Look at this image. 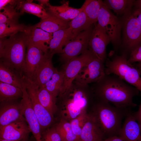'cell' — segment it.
<instances>
[{
	"label": "cell",
	"mask_w": 141,
	"mask_h": 141,
	"mask_svg": "<svg viewBox=\"0 0 141 141\" xmlns=\"http://www.w3.org/2000/svg\"><path fill=\"white\" fill-rule=\"evenodd\" d=\"M92 85L93 92L99 101L121 108L130 109L137 105L133 99L139 91L115 75L105 74Z\"/></svg>",
	"instance_id": "6da1fadb"
},
{
	"label": "cell",
	"mask_w": 141,
	"mask_h": 141,
	"mask_svg": "<svg viewBox=\"0 0 141 141\" xmlns=\"http://www.w3.org/2000/svg\"><path fill=\"white\" fill-rule=\"evenodd\" d=\"M131 110L130 108L117 107L99 100L93 106L91 113L95 117L104 137L107 138L118 136L122 127V120Z\"/></svg>",
	"instance_id": "7a4b0ae2"
},
{
	"label": "cell",
	"mask_w": 141,
	"mask_h": 141,
	"mask_svg": "<svg viewBox=\"0 0 141 141\" xmlns=\"http://www.w3.org/2000/svg\"><path fill=\"white\" fill-rule=\"evenodd\" d=\"M27 45V37L25 32H19L8 38H0L1 59L22 73Z\"/></svg>",
	"instance_id": "3957f363"
},
{
	"label": "cell",
	"mask_w": 141,
	"mask_h": 141,
	"mask_svg": "<svg viewBox=\"0 0 141 141\" xmlns=\"http://www.w3.org/2000/svg\"><path fill=\"white\" fill-rule=\"evenodd\" d=\"M105 74L115 75L137 88L141 93V73L122 55H115L106 61Z\"/></svg>",
	"instance_id": "277c9868"
},
{
	"label": "cell",
	"mask_w": 141,
	"mask_h": 141,
	"mask_svg": "<svg viewBox=\"0 0 141 141\" xmlns=\"http://www.w3.org/2000/svg\"><path fill=\"white\" fill-rule=\"evenodd\" d=\"M121 22L123 41L122 54L121 55L128 60V55L129 58L132 51L141 45V27L131 12L123 16Z\"/></svg>",
	"instance_id": "5b68a950"
},
{
	"label": "cell",
	"mask_w": 141,
	"mask_h": 141,
	"mask_svg": "<svg viewBox=\"0 0 141 141\" xmlns=\"http://www.w3.org/2000/svg\"><path fill=\"white\" fill-rule=\"evenodd\" d=\"M97 24L107 33L111 42L117 49L120 44L122 22L103 2L99 10Z\"/></svg>",
	"instance_id": "8992f818"
},
{
	"label": "cell",
	"mask_w": 141,
	"mask_h": 141,
	"mask_svg": "<svg viewBox=\"0 0 141 141\" xmlns=\"http://www.w3.org/2000/svg\"><path fill=\"white\" fill-rule=\"evenodd\" d=\"M94 54L89 49L81 54L63 64L62 69L64 79L61 96L68 90L82 67L89 61Z\"/></svg>",
	"instance_id": "52a82bcc"
},
{
	"label": "cell",
	"mask_w": 141,
	"mask_h": 141,
	"mask_svg": "<svg viewBox=\"0 0 141 141\" xmlns=\"http://www.w3.org/2000/svg\"><path fill=\"white\" fill-rule=\"evenodd\" d=\"M93 25L80 33L66 44L60 54V60L61 62L64 64L88 49L89 41L94 28Z\"/></svg>",
	"instance_id": "ba28073f"
},
{
	"label": "cell",
	"mask_w": 141,
	"mask_h": 141,
	"mask_svg": "<svg viewBox=\"0 0 141 141\" xmlns=\"http://www.w3.org/2000/svg\"><path fill=\"white\" fill-rule=\"evenodd\" d=\"M104 63L94 54L81 68L74 81L84 85L97 82L105 74Z\"/></svg>",
	"instance_id": "9c48e42d"
},
{
	"label": "cell",
	"mask_w": 141,
	"mask_h": 141,
	"mask_svg": "<svg viewBox=\"0 0 141 141\" xmlns=\"http://www.w3.org/2000/svg\"><path fill=\"white\" fill-rule=\"evenodd\" d=\"M24 82L34 111L40 124L41 130L51 124L53 116L41 104L36 93V86L30 80L24 77Z\"/></svg>",
	"instance_id": "30bf717a"
},
{
	"label": "cell",
	"mask_w": 141,
	"mask_h": 141,
	"mask_svg": "<svg viewBox=\"0 0 141 141\" xmlns=\"http://www.w3.org/2000/svg\"><path fill=\"white\" fill-rule=\"evenodd\" d=\"M22 90L23 95L20 102L23 116L36 141H42L40 126L25 84Z\"/></svg>",
	"instance_id": "8fae6325"
},
{
	"label": "cell",
	"mask_w": 141,
	"mask_h": 141,
	"mask_svg": "<svg viewBox=\"0 0 141 141\" xmlns=\"http://www.w3.org/2000/svg\"><path fill=\"white\" fill-rule=\"evenodd\" d=\"M95 24L89 41L88 49L104 63L106 60V47L110 40L103 29L97 24Z\"/></svg>",
	"instance_id": "7c38bea8"
},
{
	"label": "cell",
	"mask_w": 141,
	"mask_h": 141,
	"mask_svg": "<svg viewBox=\"0 0 141 141\" xmlns=\"http://www.w3.org/2000/svg\"><path fill=\"white\" fill-rule=\"evenodd\" d=\"M27 51L22 72L25 78L32 81L45 54L31 44L27 43Z\"/></svg>",
	"instance_id": "4fadbf2b"
},
{
	"label": "cell",
	"mask_w": 141,
	"mask_h": 141,
	"mask_svg": "<svg viewBox=\"0 0 141 141\" xmlns=\"http://www.w3.org/2000/svg\"><path fill=\"white\" fill-rule=\"evenodd\" d=\"M26 121L20 120L0 127V138L16 141L25 140L31 132Z\"/></svg>",
	"instance_id": "5bb4252c"
},
{
	"label": "cell",
	"mask_w": 141,
	"mask_h": 141,
	"mask_svg": "<svg viewBox=\"0 0 141 141\" xmlns=\"http://www.w3.org/2000/svg\"><path fill=\"white\" fill-rule=\"evenodd\" d=\"M24 120L25 119L20 102L16 101L0 102V127Z\"/></svg>",
	"instance_id": "9a60e30c"
},
{
	"label": "cell",
	"mask_w": 141,
	"mask_h": 141,
	"mask_svg": "<svg viewBox=\"0 0 141 141\" xmlns=\"http://www.w3.org/2000/svg\"><path fill=\"white\" fill-rule=\"evenodd\" d=\"M125 119L118 135L124 141H141V125L131 110Z\"/></svg>",
	"instance_id": "2e32d148"
},
{
	"label": "cell",
	"mask_w": 141,
	"mask_h": 141,
	"mask_svg": "<svg viewBox=\"0 0 141 141\" xmlns=\"http://www.w3.org/2000/svg\"><path fill=\"white\" fill-rule=\"evenodd\" d=\"M53 56L48 52L45 54L32 81H31L38 87L44 86L51 79L57 70L54 67L52 63V58Z\"/></svg>",
	"instance_id": "e0dca14e"
},
{
	"label": "cell",
	"mask_w": 141,
	"mask_h": 141,
	"mask_svg": "<svg viewBox=\"0 0 141 141\" xmlns=\"http://www.w3.org/2000/svg\"><path fill=\"white\" fill-rule=\"evenodd\" d=\"M25 33L27 36V43L35 45L44 54L48 52L53 33L48 32L33 26H28Z\"/></svg>",
	"instance_id": "ac0fdd59"
},
{
	"label": "cell",
	"mask_w": 141,
	"mask_h": 141,
	"mask_svg": "<svg viewBox=\"0 0 141 141\" xmlns=\"http://www.w3.org/2000/svg\"><path fill=\"white\" fill-rule=\"evenodd\" d=\"M90 90L89 85L82 84L74 80L68 90L63 95L67 96L77 106L85 110L89 102L88 92Z\"/></svg>",
	"instance_id": "d6986e66"
},
{
	"label": "cell",
	"mask_w": 141,
	"mask_h": 141,
	"mask_svg": "<svg viewBox=\"0 0 141 141\" xmlns=\"http://www.w3.org/2000/svg\"><path fill=\"white\" fill-rule=\"evenodd\" d=\"M0 81L22 89L24 83L23 74L6 61L0 59Z\"/></svg>",
	"instance_id": "ffe728a7"
},
{
	"label": "cell",
	"mask_w": 141,
	"mask_h": 141,
	"mask_svg": "<svg viewBox=\"0 0 141 141\" xmlns=\"http://www.w3.org/2000/svg\"><path fill=\"white\" fill-rule=\"evenodd\" d=\"M104 137L94 116L91 113L89 114L79 141H102Z\"/></svg>",
	"instance_id": "44dd1931"
},
{
	"label": "cell",
	"mask_w": 141,
	"mask_h": 141,
	"mask_svg": "<svg viewBox=\"0 0 141 141\" xmlns=\"http://www.w3.org/2000/svg\"><path fill=\"white\" fill-rule=\"evenodd\" d=\"M46 7L47 12L63 20L67 21H72L83 9L82 7L79 9L70 7L68 1L63 3L60 6H52L49 3Z\"/></svg>",
	"instance_id": "7402d4cb"
},
{
	"label": "cell",
	"mask_w": 141,
	"mask_h": 141,
	"mask_svg": "<svg viewBox=\"0 0 141 141\" xmlns=\"http://www.w3.org/2000/svg\"><path fill=\"white\" fill-rule=\"evenodd\" d=\"M72 31V29L69 27L53 33L49 47L48 52L53 55L56 54H61L63 51V46L70 40Z\"/></svg>",
	"instance_id": "603a6c76"
},
{
	"label": "cell",
	"mask_w": 141,
	"mask_h": 141,
	"mask_svg": "<svg viewBox=\"0 0 141 141\" xmlns=\"http://www.w3.org/2000/svg\"><path fill=\"white\" fill-rule=\"evenodd\" d=\"M48 17L41 20L33 25L36 27L40 28L48 32L53 33L58 30L67 28L70 27V21L63 20L47 12Z\"/></svg>",
	"instance_id": "cb8c5ba5"
},
{
	"label": "cell",
	"mask_w": 141,
	"mask_h": 141,
	"mask_svg": "<svg viewBox=\"0 0 141 141\" xmlns=\"http://www.w3.org/2000/svg\"><path fill=\"white\" fill-rule=\"evenodd\" d=\"M32 0H18L15 8L19 10L21 15L24 13L31 14L43 20L48 17L49 14L44 8L39 5L32 2Z\"/></svg>",
	"instance_id": "d4e9b609"
},
{
	"label": "cell",
	"mask_w": 141,
	"mask_h": 141,
	"mask_svg": "<svg viewBox=\"0 0 141 141\" xmlns=\"http://www.w3.org/2000/svg\"><path fill=\"white\" fill-rule=\"evenodd\" d=\"M36 86L37 94L39 101L42 105L53 116L57 110L56 104L57 97L44 87H38Z\"/></svg>",
	"instance_id": "484cf974"
},
{
	"label": "cell",
	"mask_w": 141,
	"mask_h": 141,
	"mask_svg": "<svg viewBox=\"0 0 141 141\" xmlns=\"http://www.w3.org/2000/svg\"><path fill=\"white\" fill-rule=\"evenodd\" d=\"M22 95V89L0 81V102L16 101Z\"/></svg>",
	"instance_id": "4316f807"
},
{
	"label": "cell",
	"mask_w": 141,
	"mask_h": 141,
	"mask_svg": "<svg viewBox=\"0 0 141 141\" xmlns=\"http://www.w3.org/2000/svg\"><path fill=\"white\" fill-rule=\"evenodd\" d=\"M92 25L83 10L70 22V27L71 28L72 31V35L69 41L73 39L80 33L89 28Z\"/></svg>",
	"instance_id": "83f0119b"
},
{
	"label": "cell",
	"mask_w": 141,
	"mask_h": 141,
	"mask_svg": "<svg viewBox=\"0 0 141 141\" xmlns=\"http://www.w3.org/2000/svg\"><path fill=\"white\" fill-rule=\"evenodd\" d=\"M134 1L133 0H106L103 2L110 10H113L118 15L124 16L131 13Z\"/></svg>",
	"instance_id": "f1b7e54d"
},
{
	"label": "cell",
	"mask_w": 141,
	"mask_h": 141,
	"mask_svg": "<svg viewBox=\"0 0 141 141\" xmlns=\"http://www.w3.org/2000/svg\"><path fill=\"white\" fill-rule=\"evenodd\" d=\"M103 3V1L101 0H86L82 6L92 25L97 22L99 11Z\"/></svg>",
	"instance_id": "f546056e"
},
{
	"label": "cell",
	"mask_w": 141,
	"mask_h": 141,
	"mask_svg": "<svg viewBox=\"0 0 141 141\" xmlns=\"http://www.w3.org/2000/svg\"><path fill=\"white\" fill-rule=\"evenodd\" d=\"M60 97L63 98V108L61 113L63 118L67 120L70 121L85 110L77 106L67 96L63 95Z\"/></svg>",
	"instance_id": "4dcf8cb0"
},
{
	"label": "cell",
	"mask_w": 141,
	"mask_h": 141,
	"mask_svg": "<svg viewBox=\"0 0 141 141\" xmlns=\"http://www.w3.org/2000/svg\"><path fill=\"white\" fill-rule=\"evenodd\" d=\"M63 79V71L61 70L59 71L57 70L51 79L43 86L57 97L61 93Z\"/></svg>",
	"instance_id": "1f68e13d"
},
{
	"label": "cell",
	"mask_w": 141,
	"mask_h": 141,
	"mask_svg": "<svg viewBox=\"0 0 141 141\" xmlns=\"http://www.w3.org/2000/svg\"><path fill=\"white\" fill-rule=\"evenodd\" d=\"M55 127L62 141H78L72 130L69 121L62 118Z\"/></svg>",
	"instance_id": "d6a6232c"
},
{
	"label": "cell",
	"mask_w": 141,
	"mask_h": 141,
	"mask_svg": "<svg viewBox=\"0 0 141 141\" xmlns=\"http://www.w3.org/2000/svg\"><path fill=\"white\" fill-rule=\"evenodd\" d=\"M28 26L18 22L0 24V38L13 36L19 32H25Z\"/></svg>",
	"instance_id": "836d02e7"
},
{
	"label": "cell",
	"mask_w": 141,
	"mask_h": 141,
	"mask_svg": "<svg viewBox=\"0 0 141 141\" xmlns=\"http://www.w3.org/2000/svg\"><path fill=\"white\" fill-rule=\"evenodd\" d=\"M16 4H9L4 7L0 12V24L18 22L21 13L15 9Z\"/></svg>",
	"instance_id": "e575fe53"
},
{
	"label": "cell",
	"mask_w": 141,
	"mask_h": 141,
	"mask_svg": "<svg viewBox=\"0 0 141 141\" xmlns=\"http://www.w3.org/2000/svg\"><path fill=\"white\" fill-rule=\"evenodd\" d=\"M88 115L85 110L76 118L69 121L72 130L77 137L78 141L82 129L87 118Z\"/></svg>",
	"instance_id": "d590c367"
},
{
	"label": "cell",
	"mask_w": 141,
	"mask_h": 141,
	"mask_svg": "<svg viewBox=\"0 0 141 141\" xmlns=\"http://www.w3.org/2000/svg\"><path fill=\"white\" fill-rule=\"evenodd\" d=\"M42 141H62L55 127L47 128L42 134Z\"/></svg>",
	"instance_id": "8d00e7d4"
},
{
	"label": "cell",
	"mask_w": 141,
	"mask_h": 141,
	"mask_svg": "<svg viewBox=\"0 0 141 141\" xmlns=\"http://www.w3.org/2000/svg\"><path fill=\"white\" fill-rule=\"evenodd\" d=\"M127 60L132 64L136 62H141V45L132 51Z\"/></svg>",
	"instance_id": "74e56055"
},
{
	"label": "cell",
	"mask_w": 141,
	"mask_h": 141,
	"mask_svg": "<svg viewBox=\"0 0 141 141\" xmlns=\"http://www.w3.org/2000/svg\"><path fill=\"white\" fill-rule=\"evenodd\" d=\"M133 114L136 121L141 125V103L139 106L138 110L133 113Z\"/></svg>",
	"instance_id": "f35d334b"
},
{
	"label": "cell",
	"mask_w": 141,
	"mask_h": 141,
	"mask_svg": "<svg viewBox=\"0 0 141 141\" xmlns=\"http://www.w3.org/2000/svg\"><path fill=\"white\" fill-rule=\"evenodd\" d=\"M17 0H0V10H2L3 8L7 5L10 4H13L15 3Z\"/></svg>",
	"instance_id": "ab89813d"
},
{
	"label": "cell",
	"mask_w": 141,
	"mask_h": 141,
	"mask_svg": "<svg viewBox=\"0 0 141 141\" xmlns=\"http://www.w3.org/2000/svg\"><path fill=\"white\" fill-rule=\"evenodd\" d=\"M132 13L138 21L141 27V10L136 8Z\"/></svg>",
	"instance_id": "60d3db41"
},
{
	"label": "cell",
	"mask_w": 141,
	"mask_h": 141,
	"mask_svg": "<svg viewBox=\"0 0 141 141\" xmlns=\"http://www.w3.org/2000/svg\"><path fill=\"white\" fill-rule=\"evenodd\" d=\"M102 141H124L117 136H114L110 137Z\"/></svg>",
	"instance_id": "b9f144b4"
},
{
	"label": "cell",
	"mask_w": 141,
	"mask_h": 141,
	"mask_svg": "<svg viewBox=\"0 0 141 141\" xmlns=\"http://www.w3.org/2000/svg\"><path fill=\"white\" fill-rule=\"evenodd\" d=\"M39 3V4L44 8L45 6H47L49 3V0H37Z\"/></svg>",
	"instance_id": "7bdbcfd3"
},
{
	"label": "cell",
	"mask_w": 141,
	"mask_h": 141,
	"mask_svg": "<svg viewBox=\"0 0 141 141\" xmlns=\"http://www.w3.org/2000/svg\"><path fill=\"white\" fill-rule=\"evenodd\" d=\"M134 5H135L136 8L141 10V0L135 1Z\"/></svg>",
	"instance_id": "ee69618b"
},
{
	"label": "cell",
	"mask_w": 141,
	"mask_h": 141,
	"mask_svg": "<svg viewBox=\"0 0 141 141\" xmlns=\"http://www.w3.org/2000/svg\"><path fill=\"white\" fill-rule=\"evenodd\" d=\"M134 65L141 73V62L138 63Z\"/></svg>",
	"instance_id": "f6af8a7d"
},
{
	"label": "cell",
	"mask_w": 141,
	"mask_h": 141,
	"mask_svg": "<svg viewBox=\"0 0 141 141\" xmlns=\"http://www.w3.org/2000/svg\"><path fill=\"white\" fill-rule=\"evenodd\" d=\"M0 141H16L0 138Z\"/></svg>",
	"instance_id": "bcb514c9"
},
{
	"label": "cell",
	"mask_w": 141,
	"mask_h": 141,
	"mask_svg": "<svg viewBox=\"0 0 141 141\" xmlns=\"http://www.w3.org/2000/svg\"><path fill=\"white\" fill-rule=\"evenodd\" d=\"M21 140V141H25V140Z\"/></svg>",
	"instance_id": "7dc6e473"
}]
</instances>
